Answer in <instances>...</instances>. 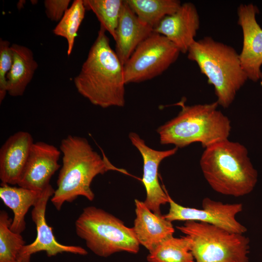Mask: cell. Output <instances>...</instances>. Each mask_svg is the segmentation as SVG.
Here are the masks:
<instances>
[{"label": "cell", "mask_w": 262, "mask_h": 262, "mask_svg": "<svg viewBox=\"0 0 262 262\" xmlns=\"http://www.w3.org/2000/svg\"><path fill=\"white\" fill-rule=\"evenodd\" d=\"M199 26V16L196 6L187 2L181 4L174 13L164 17L153 32L164 35L180 53H186L196 40Z\"/></svg>", "instance_id": "cell-14"}, {"label": "cell", "mask_w": 262, "mask_h": 262, "mask_svg": "<svg viewBox=\"0 0 262 262\" xmlns=\"http://www.w3.org/2000/svg\"><path fill=\"white\" fill-rule=\"evenodd\" d=\"M33 143L29 132L20 131L10 136L3 144L0 149L1 183L17 184Z\"/></svg>", "instance_id": "cell-15"}, {"label": "cell", "mask_w": 262, "mask_h": 262, "mask_svg": "<svg viewBox=\"0 0 262 262\" xmlns=\"http://www.w3.org/2000/svg\"><path fill=\"white\" fill-rule=\"evenodd\" d=\"M85 10L83 0H74L53 30L54 34L66 40L68 56H70L72 51L78 31L84 17Z\"/></svg>", "instance_id": "cell-22"}, {"label": "cell", "mask_w": 262, "mask_h": 262, "mask_svg": "<svg viewBox=\"0 0 262 262\" xmlns=\"http://www.w3.org/2000/svg\"><path fill=\"white\" fill-rule=\"evenodd\" d=\"M12 222L4 211L0 213V262H16L18 256L25 245L20 233L12 231Z\"/></svg>", "instance_id": "cell-23"}, {"label": "cell", "mask_w": 262, "mask_h": 262, "mask_svg": "<svg viewBox=\"0 0 262 262\" xmlns=\"http://www.w3.org/2000/svg\"><path fill=\"white\" fill-rule=\"evenodd\" d=\"M75 226L78 237L98 256L108 257L120 252L136 254L139 251L140 245L133 228L100 208H84Z\"/></svg>", "instance_id": "cell-6"}, {"label": "cell", "mask_w": 262, "mask_h": 262, "mask_svg": "<svg viewBox=\"0 0 262 262\" xmlns=\"http://www.w3.org/2000/svg\"><path fill=\"white\" fill-rule=\"evenodd\" d=\"M189 60L196 62L212 84L217 102L224 108L234 101L248 78L242 66L239 54L231 46L205 36L195 40L187 51Z\"/></svg>", "instance_id": "cell-5"}, {"label": "cell", "mask_w": 262, "mask_h": 262, "mask_svg": "<svg viewBox=\"0 0 262 262\" xmlns=\"http://www.w3.org/2000/svg\"><path fill=\"white\" fill-rule=\"evenodd\" d=\"M153 28L141 21L125 0L115 32V52L124 65L137 47L152 33Z\"/></svg>", "instance_id": "cell-17"}, {"label": "cell", "mask_w": 262, "mask_h": 262, "mask_svg": "<svg viewBox=\"0 0 262 262\" xmlns=\"http://www.w3.org/2000/svg\"><path fill=\"white\" fill-rule=\"evenodd\" d=\"M13 61L7 75L8 94L12 97L22 96L32 80L38 64L32 50L23 45H11Z\"/></svg>", "instance_id": "cell-18"}, {"label": "cell", "mask_w": 262, "mask_h": 262, "mask_svg": "<svg viewBox=\"0 0 262 262\" xmlns=\"http://www.w3.org/2000/svg\"><path fill=\"white\" fill-rule=\"evenodd\" d=\"M143 22L153 29L166 16L176 12L181 3L178 0H126Z\"/></svg>", "instance_id": "cell-20"}, {"label": "cell", "mask_w": 262, "mask_h": 262, "mask_svg": "<svg viewBox=\"0 0 262 262\" xmlns=\"http://www.w3.org/2000/svg\"><path fill=\"white\" fill-rule=\"evenodd\" d=\"M180 53L166 37L153 32L124 65L125 84L143 82L161 75L177 60Z\"/></svg>", "instance_id": "cell-8"}, {"label": "cell", "mask_w": 262, "mask_h": 262, "mask_svg": "<svg viewBox=\"0 0 262 262\" xmlns=\"http://www.w3.org/2000/svg\"><path fill=\"white\" fill-rule=\"evenodd\" d=\"M13 61L10 43L0 39V103L4 100L7 92V75L10 70Z\"/></svg>", "instance_id": "cell-25"}, {"label": "cell", "mask_w": 262, "mask_h": 262, "mask_svg": "<svg viewBox=\"0 0 262 262\" xmlns=\"http://www.w3.org/2000/svg\"><path fill=\"white\" fill-rule=\"evenodd\" d=\"M168 212L164 215L167 220L193 221L211 224L231 233L244 234L247 228L238 222L236 216L243 210L242 203H223L209 197L202 201V209L181 206L168 196Z\"/></svg>", "instance_id": "cell-9"}, {"label": "cell", "mask_w": 262, "mask_h": 262, "mask_svg": "<svg viewBox=\"0 0 262 262\" xmlns=\"http://www.w3.org/2000/svg\"><path fill=\"white\" fill-rule=\"evenodd\" d=\"M70 0H45L44 1L45 13L48 18L59 22L68 9Z\"/></svg>", "instance_id": "cell-26"}, {"label": "cell", "mask_w": 262, "mask_h": 262, "mask_svg": "<svg viewBox=\"0 0 262 262\" xmlns=\"http://www.w3.org/2000/svg\"><path fill=\"white\" fill-rule=\"evenodd\" d=\"M252 3L241 4L237 9L238 23L243 33V47L239 58L248 79H262V28L256 20L259 13Z\"/></svg>", "instance_id": "cell-11"}, {"label": "cell", "mask_w": 262, "mask_h": 262, "mask_svg": "<svg viewBox=\"0 0 262 262\" xmlns=\"http://www.w3.org/2000/svg\"><path fill=\"white\" fill-rule=\"evenodd\" d=\"M176 116L157 130L162 145L182 148L194 143L206 147L228 139L231 131L229 118L217 109V101L185 105Z\"/></svg>", "instance_id": "cell-4"}, {"label": "cell", "mask_w": 262, "mask_h": 262, "mask_svg": "<svg viewBox=\"0 0 262 262\" xmlns=\"http://www.w3.org/2000/svg\"><path fill=\"white\" fill-rule=\"evenodd\" d=\"M54 192L55 190L49 184L42 191L39 200L33 206L31 215L33 221L36 225V237L33 243L23 246L17 261L30 262L32 254L42 251H45L48 257L63 252L81 255L87 254V251L81 246L59 243L54 237L52 228L47 224L45 216L47 205Z\"/></svg>", "instance_id": "cell-10"}, {"label": "cell", "mask_w": 262, "mask_h": 262, "mask_svg": "<svg viewBox=\"0 0 262 262\" xmlns=\"http://www.w3.org/2000/svg\"><path fill=\"white\" fill-rule=\"evenodd\" d=\"M86 9L95 14L102 27L112 36L115 32L124 0H83Z\"/></svg>", "instance_id": "cell-24"}, {"label": "cell", "mask_w": 262, "mask_h": 262, "mask_svg": "<svg viewBox=\"0 0 262 262\" xmlns=\"http://www.w3.org/2000/svg\"><path fill=\"white\" fill-rule=\"evenodd\" d=\"M147 259L148 262H195L189 243L184 236L168 238L149 252Z\"/></svg>", "instance_id": "cell-21"}, {"label": "cell", "mask_w": 262, "mask_h": 262, "mask_svg": "<svg viewBox=\"0 0 262 262\" xmlns=\"http://www.w3.org/2000/svg\"><path fill=\"white\" fill-rule=\"evenodd\" d=\"M176 228L188 241L195 262H249L250 240L244 234L193 221Z\"/></svg>", "instance_id": "cell-7"}, {"label": "cell", "mask_w": 262, "mask_h": 262, "mask_svg": "<svg viewBox=\"0 0 262 262\" xmlns=\"http://www.w3.org/2000/svg\"><path fill=\"white\" fill-rule=\"evenodd\" d=\"M61 152L53 145L38 141L33 143L17 185L28 189L42 191L60 165Z\"/></svg>", "instance_id": "cell-13"}, {"label": "cell", "mask_w": 262, "mask_h": 262, "mask_svg": "<svg viewBox=\"0 0 262 262\" xmlns=\"http://www.w3.org/2000/svg\"><path fill=\"white\" fill-rule=\"evenodd\" d=\"M129 137L133 146L140 152L143 161L142 182L146 191L144 202L152 212L160 214L161 206L168 203L169 195L159 183V167L164 159L174 155L178 148L174 147L167 150H158L148 147L135 132H131Z\"/></svg>", "instance_id": "cell-12"}, {"label": "cell", "mask_w": 262, "mask_h": 262, "mask_svg": "<svg viewBox=\"0 0 262 262\" xmlns=\"http://www.w3.org/2000/svg\"><path fill=\"white\" fill-rule=\"evenodd\" d=\"M200 166L210 187L220 194L240 197L251 193L258 180L246 148L228 139L205 148Z\"/></svg>", "instance_id": "cell-3"}, {"label": "cell", "mask_w": 262, "mask_h": 262, "mask_svg": "<svg viewBox=\"0 0 262 262\" xmlns=\"http://www.w3.org/2000/svg\"><path fill=\"white\" fill-rule=\"evenodd\" d=\"M60 150L62 166L57 188L50 199L57 210L65 202H72L79 196L93 200L95 195L91 184L95 177L109 170H118L105 156L94 150L85 138L68 135L62 140Z\"/></svg>", "instance_id": "cell-2"}, {"label": "cell", "mask_w": 262, "mask_h": 262, "mask_svg": "<svg viewBox=\"0 0 262 262\" xmlns=\"http://www.w3.org/2000/svg\"><path fill=\"white\" fill-rule=\"evenodd\" d=\"M16 262H20L19 261H17Z\"/></svg>", "instance_id": "cell-27"}, {"label": "cell", "mask_w": 262, "mask_h": 262, "mask_svg": "<svg viewBox=\"0 0 262 262\" xmlns=\"http://www.w3.org/2000/svg\"><path fill=\"white\" fill-rule=\"evenodd\" d=\"M134 203L136 217L132 228L140 245L150 252L173 236L175 229L171 222L164 215L152 212L144 201L136 199Z\"/></svg>", "instance_id": "cell-16"}, {"label": "cell", "mask_w": 262, "mask_h": 262, "mask_svg": "<svg viewBox=\"0 0 262 262\" xmlns=\"http://www.w3.org/2000/svg\"><path fill=\"white\" fill-rule=\"evenodd\" d=\"M106 31L100 27L74 83L92 104L107 108L125 105L124 65L110 47Z\"/></svg>", "instance_id": "cell-1"}, {"label": "cell", "mask_w": 262, "mask_h": 262, "mask_svg": "<svg viewBox=\"0 0 262 262\" xmlns=\"http://www.w3.org/2000/svg\"><path fill=\"white\" fill-rule=\"evenodd\" d=\"M43 191H37L19 186L0 184V197L14 213L10 226L12 231L21 234L25 230V215L29 208L37 203Z\"/></svg>", "instance_id": "cell-19"}]
</instances>
